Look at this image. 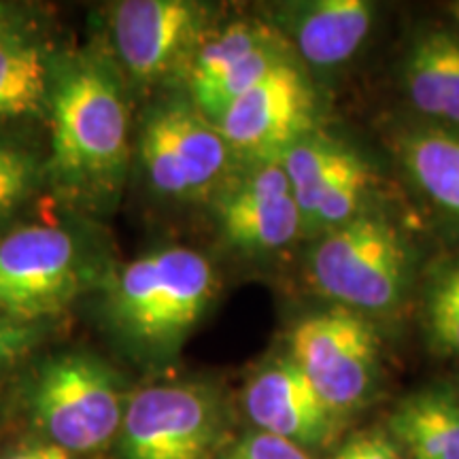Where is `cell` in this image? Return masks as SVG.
<instances>
[{"label":"cell","instance_id":"obj_1","mask_svg":"<svg viewBox=\"0 0 459 459\" xmlns=\"http://www.w3.org/2000/svg\"><path fill=\"white\" fill-rule=\"evenodd\" d=\"M45 181L66 204L111 209L130 166V108L122 73L100 51L57 60L49 91Z\"/></svg>","mask_w":459,"mask_h":459},{"label":"cell","instance_id":"obj_2","mask_svg":"<svg viewBox=\"0 0 459 459\" xmlns=\"http://www.w3.org/2000/svg\"><path fill=\"white\" fill-rule=\"evenodd\" d=\"M217 285L213 264L203 254L166 247L107 281L105 317L132 353L169 359L209 311Z\"/></svg>","mask_w":459,"mask_h":459},{"label":"cell","instance_id":"obj_3","mask_svg":"<svg viewBox=\"0 0 459 459\" xmlns=\"http://www.w3.org/2000/svg\"><path fill=\"white\" fill-rule=\"evenodd\" d=\"M130 394L107 361L85 351L51 355L26 389V406L45 443L74 457L113 446Z\"/></svg>","mask_w":459,"mask_h":459},{"label":"cell","instance_id":"obj_4","mask_svg":"<svg viewBox=\"0 0 459 459\" xmlns=\"http://www.w3.org/2000/svg\"><path fill=\"white\" fill-rule=\"evenodd\" d=\"M411 247L400 228L366 211L317 237L308 255L313 290L359 315L392 313L411 283Z\"/></svg>","mask_w":459,"mask_h":459},{"label":"cell","instance_id":"obj_5","mask_svg":"<svg viewBox=\"0 0 459 459\" xmlns=\"http://www.w3.org/2000/svg\"><path fill=\"white\" fill-rule=\"evenodd\" d=\"M228 423L226 398L211 383H153L130 394L115 459H217Z\"/></svg>","mask_w":459,"mask_h":459},{"label":"cell","instance_id":"obj_6","mask_svg":"<svg viewBox=\"0 0 459 459\" xmlns=\"http://www.w3.org/2000/svg\"><path fill=\"white\" fill-rule=\"evenodd\" d=\"M96 279V262L71 230L51 223L0 238V313L43 324Z\"/></svg>","mask_w":459,"mask_h":459},{"label":"cell","instance_id":"obj_7","mask_svg":"<svg viewBox=\"0 0 459 459\" xmlns=\"http://www.w3.org/2000/svg\"><path fill=\"white\" fill-rule=\"evenodd\" d=\"M287 355L341 419L377 392L381 342L366 315L342 307L307 315L290 332Z\"/></svg>","mask_w":459,"mask_h":459},{"label":"cell","instance_id":"obj_8","mask_svg":"<svg viewBox=\"0 0 459 459\" xmlns=\"http://www.w3.org/2000/svg\"><path fill=\"white\" fill-rule=\"evenodd\" d=\"M232 158L215 122L192 100L158 102L143 117L139 162L158 196L196 200L215 194Z\"/></svg>","mask_w":459,"mask_h":459},{"label":"cell","instance_id":"obj_9","mask_svg":"<svg viewBox=\"0 0 459 459\" xmlns=\"http://www.w3.org/2000/svg\"><path fill=\"white\" fill-rule=\"evenodd\" d=\"M315 124L317 96L294 60L268 73L215 119L232 156L249 164L279 160L315 132Z\"/></svg>","mask_w":459,"mask_h":459},{"label":"cell","instance_id":"obj_10","mask_svg":"<svg viewBox=\"0 0 459 459\" xmlns=\"http://www.w3.org/2000/svg\"><path fill=\"white\" fill-rule=\"evenodd\" d=\"M291 62V48L271 22L238 20L204 34L187 65L189 100L215 122L274 68Z\"/></svg>","mask_w":459,"mask_h":459},{"label":"cell","instance_id":"obj_11","mask_svg":"<svg viewBox=\"0 0 459 459\" xmlns=\"http://www.w3.org/2000/svg\"><path fill=\"white\" fill-rule=\"evenodd\" d=\"M206 7L187 0H124L111 9L119 65L136 85H156L187 68L204 37Z\"/></svg>","mask_w":459,"mask_h":459},{"label":"cell","instance_id":"obj_12","mask_svg":"<svg viewBox=\"0 0 459 459\" xmlns=\"http://www.w3.org/2000/svg\"><path fill=\"white\" fill-rule=\"evenodd\" d=\"M213 215L226 245L243 255H271L302 237L300 211L277 160L249 164L220 186Z\"/></svg>","mask_w":459,"mask_h":459},{"label":"cell","instance_id":"obj_13","mask_svg":"<svg viewBox=\"0 0 459 459\" xmlns=\"http://www.w3.org/2000/svg\"><path fill=\"white\" fill-rule=\"evenodd\" d=\"M243 409L254 429L279 436L311 453L330 446L341 432L342 419L325 404L287 353L264 364L247 381Z\"/></svg>","mask_w":459,"mask_h":459},{"label":"cell","instance_id":"obj_14","mask_svg":"<svg viewBox=\"0 0 459 459\" xmlns=\"http://www.w3.org/2000/svg\"><path fill=\"white\" fill-rule=\"evenodd\" d=\"M300 211L304 228L324 211L336 209L353 198L375 172L370 164L344 143L311 132L279 156Z\"/></svg>","mask_w":459,"mask_h":459},{"label":"cell","instance_id":"obj_15","mask_svg":"<svg viewBox=\"0 0 459 459\" xmlns=\"http://www.w3.org/2000/svg\"><path fill=\"white\" fill-rule=\"evenodd\" d=\"M372 24L375 4L366 0H315L287 4L273 26L308 66L328 71L358 54Z\"/></svg>","mask_w":459,"mask_h":459},{"label":"cell","instance_id":"obj_16","mask_svg":"<svg viewBox=\"0 0 459 459\" xmlns=\"http://www.w3.org/2000/svg\"><path fill=\"white\" fill-rule=\"evenodd\" d=\"M411 105L438 126H459V37L428 28L412 39L402 66Z\"/></svg>","mask_w":459,"mask_h":459},{"label":"cell","instance_id":"obj_17","mask_svg":"<svg viewBox=\"0 0 459 459\" xmlns=\"http://www.w3.org/2000/svg\"><path fill=\"white\" fill-rule=\"evenodd\" d=\"M392 149L419 192L459 221V134L443 126H409L394 134Z\"/></svg>","mask_w":459,"mask_h":459},{"label":"cell","instance_id":"obj_18","mask_svg":"<svg viewBox=\"0 0 459 459\" xmlns=\"http://www.w3.org/2000/svg\"><path fill=\"white\" fill-rule=\"evenodd\" d=\"M389 438L409 459H459V394L419 389L400 400L387 421Z\"/></svg>","mask_w":459,"mask_h":459},{"label":"cell","instance_id":"obj_19","mask_svg":"<svg viewBox=\"0 0 459 459\" xmlns=\"http://www.w3.org/2000/svg\"><path fill=\"white\" fill-rule=\"evenodd\" d=\"M56 60L26 32L0 41V119L41 115L49 108Z\"/></svg>","mask_w":459,"mask_h":459},{"label":"cell","instance_id":"obj_20","mask_svg":"<svg viewBox=\"0 0 459 459\" xmlns=\"http://www.w3.org/2000/svg\"><path fill=\"white\" fill-rule=\"evenodd\" d=\"M45 164L30 149L0 139V228L24 206L45 179Z\"/></svg>","mask_w":459,"mask_h":459},{"label":"cell","instance_id":"obj_21","mask_svg":"<svg viewBox=\"0 0 459 459\" xmlns=\"http://www.w3.org/2000/svg\"><path fill=\"white\" fill-rule=\"evenodd\" d=\"M426 319L434 347L459 358V262L446 266L429 287Z\"/></svg>","mask_w":459,"mask_h":459},{"label":"cell","instance_id":"obj_22","mask_svg":"<svg viewBox=\"0 0 459 459\" xmlns=\"http://www.w3.org/2000/svg\"><path fill=\"white\" fill-rule=\"evenodd\" d=\"M217 459H315L311 451L302 449L279 436L251 429L237 440H228Z\"/></svg>","mask_w":459,"mask_h":459},{"label":"cell","instance_id":"obj_23","mask_svg":"<svg viewBox=\"0 0 459 459\" xmlns=\"http://www.w3.org/2000/svg\"><path fill=\"white\" fill-rule=\"evenodd\" d=\"M41 336L43 324H28L0 313V375L26 358Z\"/></svg>","mask_w":459,"mask_h":459},{"label":"cell","instance_id":"obj_24","mask_svg":"<svg viewBox=\"0 0 459 459\" xmlns=\"http://www.w3.org/2000/svg\"><path fill=\"white\" fill-rule=\"evenodd\" d=\"M332 459H402L398 445L385 434L359 432L338 446Z\"/></svg>","mask_w":459,"mask_h":459},{"label":"cell","instance_id":"obj_25","mask_svg":"<svg viewBox=\"0 0 459 459\" xmlns=\"http://www.w3.org/2000/svg\"><path fill=\"white\" fill-rule=\"evenodd\" d=\"M0 459H77L71 453L60 449V446L45 443V440H37V443H26L22 446H15L7 455Z\"/></svg>","mask_w":459,"mask_h":459},{"label":"cell","instance_id":"obj_26","mask_svg":"<svg viewBox=\"0 0 459 459\" xmlns=\"http://www.w3.org/2000/svg\"><path fill=\"white\" fill-rule=\"evenodd\" d=\"M22 32L24 30H22V26H20V22H17L13 9L0 4V41H4V39L15 37V34H22Z\"/></svg>","mask_w":459,"mask_h":459},{"label":"cell","instance_id":"obj_27","mask_svg":"<svg viewBox=\"0 0 459 459\" xmlns=\"http://www.w3.org/2000/svg\"><path fill=\"white\" fill-rule=\"evenodd\" d=\"M453 13H455V17H457V22H459V3H455V4H453Z\"/></svg>","mask_w":459,"mask_h":459},{"label":"cell","instance_id":"obj_28","mask_svg":"<svg viewBox=\"0 0 459 459\" xmlns=\"http://www.w3.org/2000/svg\"><path fill=\"white\" fill-rule=\"evenodd\" d=\"M457 394H459V389H457Z\"/></svg>","mask_w":459,"mask_h":459}]
</instances>
